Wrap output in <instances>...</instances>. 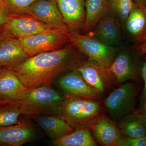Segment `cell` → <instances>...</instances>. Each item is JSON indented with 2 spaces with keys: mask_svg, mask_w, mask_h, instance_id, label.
<instances>
[{
  "mask_svg": "<svg viewBox=\"0 0 146 146\" xmlns=\"http://www.w3.org/2000/svg\"><path fill=\"white\" fill-rule=\"evenodd\" d=\"M110 10L124 25L136 3L133 0H109Z\"/></svg>",
  "mask_w": 146,
  "mask_h": 146,
  "instance_id": "cell-24",
  "label": "cell"
},
{
  "mask_svg": "<svg viewBox=\"0 0 146 146\" xmlns=\"http://www.w3.org/2000/svg\"><path fill=\"white\" fill-rule=\"evenodd\" d=\"M28 115L26 109L21 102L13 101L0 104V127L18 124L25 121L21 119Z\"/></svg>",
  "mask_w": 146,
  "mask_h": 146,
  "instance_id": "cell-23",
  "label": "cell"
},
{
  "mask_svg": "<svg viewBox=\"0 0 146 146\" xmlns=\"http://www.w3.org/2000/svg\"><path fill=\"white\" fill-rule=\"evenodd\" d=\"M30 56L17 38L5 36L0 41V67L11 68L21 65Z\"/></svg>",
  "mask_w": 146,
  "mask_h": 146,
  "instance_id": "cell-16",
  "label": "cell"
},
{
  "mask_svg": "<svg viewBox=\"0 0 146 146\" xmlns=\"http://www.w3.org/2000/svg\"><path fill=\"white\" fill-rule=\"evenodd\" d=\"M122 24L111 10L99 22L92 31L87 34L96 37L105 44L115 46L122 40Z\"/></svg>",
  "mask_w": 146,
  "mask_h": 146,
  "instance_id": "cell-14",
  "label": "cell"
},
{
  "mask_svg": "<svg viewBox=\"0 0 146 146\" xmlns=\"http://www.w3.org/2000/svg\"><path fill=\"white\" fill-rule=\"evenodd\" d=\"M65 95L51 85L27 88L19 100L25 108L29 116L48 114L56 115Z\"/></svg>",
  "mask_w": 146,
  "mask_h": 146,
  "instance_id": "cell-3",
  "label": "cell"
},
{
  "mask_svg": "<svg viewBox=\"0 0 146 146\" xmlns=\"http://www.w3.org/2000/svg\"><path fill=\"white\" fill-rule=\"evenodd\" d=\"M70 42L89 60L109 68L117 55V49L88 34L69 32Z\"/></svg>",
  "mask_w": 146,
  "mask_h": 146,
  "instance_id": "cell-5",
  "label": "cell"
},
{
  "mask_svg": "<svg viewBox=\"0 0 146 146\" xmlns=\"http://www.w3.org/2000/svg\"><path fill=\"white\" fill-rule=\"evenodd\" d=\"M117 124L123 137H144L146 133V112L141 109L134 110L120 119Z\"/></svg>",
  "mask_w": 146,
  "mask_h": 146,
  "instance_id": "cell-19",
  "label": "cell"
},
{
  "mask_svg": "<svg viewBox=\"0 0 146 146\" xmlns=\"http://www.w3.org/2000/svg\"><path fill=\"white\" fill-rule=\"evenodd\" d=\"M145 55L141 69V76L143 80L144 86L140 98V109L143 110L146 103V55Z\"/></svg>",
  "mask_w": 146,
  "mask_h": 146,
  "instance_id": "cell-26",
  "label": "cell"
},
{
  "mask_svg": "<svg viewBox=\"0 0 146 146\" xmlns=\"http://www.w3.org/2000/svg\"><path fill=\"white\" fill-rule=\"evenodd\" d=\"M1 67H0V70H1Z\"/></svg>",
  "mask_w": 146,
  "mask_h": 146,
  "instance_id": "cell-33",
  "label": "cell"
},
{
  "mask_svg": "<svg viewBox=\"0 0 146 146\" xmlns=\"http://www.w3.org/2000/svg\"><path fill=\"white\" fill-rule=\"evenodd\" d=\"M70 32H83L86 18L85 0H56Z\"/></svg>",
  "mask_w": 146,
  "mask_h": 146,
  "instance_id": "cell-13",
  "label": "cell"
},
{
  "mask_svg": "<svg viewBox=\"0 0 146 146\" xmlns=\"http://www.w3.org/2000/svg\"><path fill=\"white\" fill-rule=\"evenodd\" d=\"M9 15V13L2 0H0V26L5 23Z\"/></svg>",
  "mask_w": 146,
  "mask_h": 146,
  "instance_id": "cell-28",
  "label": "cell"
},
{
  "mask_svg": "<svg viewBox=\"0 0 146 146\" xmlns=\"http://www.w3.org/2000/svg\"><path fill=\"white\" fill-rule=\"evenodd\" d=\"M65 96L103 100L104 98L91 87L81 74L74 70L65 73L55 80Z\"/></svg>",
  "mask_w": 146,
  "mask_h": 146,
  "instance_id": "cell-9",
  "label": "cell"
},
{
  "mask_svg": "<svg viewBox=\"0 0 146 146\" xmlns=\"http://www.w3.org/2000/svg\"><path fill=\"white\" fill-rule=\"evenodd\" d=\"M88 58L70 43L56 50L30 57L21 65L11 68L27 88L51 85L61 76L86 62Z\"/></svg>",
  "mask_w": 146,
  "mask_h": 146,
  "instance_id": "cell-1",
  "label": "cell"
},
{
  "mask_svg": "<svg viewBox=\"0 0 146 146\" xmlns=\"http://www.w3.org/2000/svg\"><path fill=\"white\" fill-rule=\"evenodd\" d=\"M37 125L53 140L72 133L75 128L64 118L56 115L30 116Z\"/></svg>",
  "mask_w": 146,
  "mask_h": 146,
  "instance_id": "cell-18",
  "label": "cell"
},
{
  "mask_svg": "<svg viewBox=\"0 0 146 146\" xmlns=\"http://www.w3.org/2000/svg\"><path fill=\"white\" fill-rule=\"evenodd\" d=\"M144 110L146 112V103L145 105V107H144Z\"/></svg>",
  "mask_w": 146,
  "mask_h": 146,
  "instance_id": "cell-32",
  "label": "cell"
},
{
  "mask_svg": "<svg viewBox=\"0 0 146 146\" xmlns=\"http://www.w3.org/2000/svg\"><path fill=\"white\" fill-rule=\"evenodd\" d=\"M1 27L4 36L18 39L48 32H61L66 33L27 14H9L6 22Z\"/></svg>",
  "mask_w": 146,
  "mask_h": 146,
  "instance_id": "cell-6",
  "label": "cell"
},
{
  "mask_svg": "<svg viewBox=\"0 0 146 146\" xmlns=\"http://www.w3.org/2000/svg\"><path fill=\"white\" fill-rule=\"evenodd\" d=\"M67 34L61 32L42 33L19 39L30 57L62 48L70 43Z\"/></svg>",
  "mask_w": 146,
  "mask_h": 146,
  "instance_id": "cell-7",
  "label": "cell"
},
{
  "mask_svg": "<svg viewBox=\"0 0 146 146\" xmlns=\"http://www.w3.org/2000/svg\"><path fill=\"white\" fill-rule=\"evenodd\" d=\"M35 126L29 121L0 127V146H21L37 138Z\"/></svg>",
  "mask_w": 146,
  "mask_h": 146,
  "instance_id": "cell-12",
  "label": "cell"
},
{
  "mask_svg": "<svg viewBox=\"0 0 146 146\" xmlns=\"http://www.w3.org/2000/svg\"><path fill=\"white\" fill-rule=\"evenodd\" d=\"M97 143L103 146H122L123 138L116 123L105 114L90 129Z\"/></svg>",
  "mask_w": 146,
  "mask_h": 146,
  "instance_id": "cell-15",
  "label": "cell"
},
{
  "mask_svg": "<svg viewBox=\"0 0 146 146\" xmlns=\"http://www.w3.org/2000/svg\"><path fill=\"white\" fill-rule=\"evenodd\" d=\"M76 70L104 98L117 86L114 76L108 68L88 58Z\"/></svg>",
  "mask_w": 146,
  "mask_h": 146,
  "instance_id": "cell-8",
  "label": "cell"
},
{
  "mask_svg": "<svg viewBox=\"0 0 146 146\" xmlns=\"http://www.w3.org/2000/svg\"><path fill=\"white\" fill-rule=\"evenodd\" d=\"M137 4L146 6V0H133Z\"/></svg>",
  "mask_w": 146,
  "mask_h": 146,
  "instance_id": "cell-30",
  "label": "cell"
},
{
  "mask_svg": "<svg viewBox=\"0 0 146 146\" xmlns=\"http://www.w3.org/2000/svg\"><path fill=\"white\" fill-rule=\"evenodd\" d=\"M145 136L146 138V134H145Z\"/></svg>",
  "mask_w": 146,
  "mask_h": 146,
  "instance_id": "cell-35",
  "label": "cell"
},
{
  "mask_svg": "<svg viewBox=\"0 0 146 146\" xmlns=\"http://www.w3.org/2000/svg\"><path fill=\"white\" fill-rule=\"evenodd\" d=\"M137 50L143 55H146V39L137 47Z\"/></svg>",
  "mask_w": 146,
  "mask_h": 146,
  "instance_id": "cell-29",
  "label": "cell"
},
{
  "mask_svg": "<svg viewBox=\"0 0 146 146\" xmlns=\"http://www.w3.org/2000/svg\"><path fill=\"white\" fill-rule=\"evenodd\" d=\"M124 25L135 41L144 42L146 39V6L136 3Z\"/></svg>",
  "mask_w": 146,
  "mask_h": 146,
  "instance_id": "cell-20",
  "label": "cell"
},
{
  "mask_svg": "<svg viewBox=\"0 0 146 146\" xmlns=\"http://www.w3.org/2000/svg\"><path fill=\"white\" fill-rule=\"evenodd\" d=\"M86 18L84 34L92 31L101 20L110 11L109 0H85Z\"/></svg>",
  "mask_w": 146,
  "mask_h": 146,
  "instance_id": "cell-21",
  "label": "cell"
},
{
  "mask_svg": "<svg viewBox=\"0 0 146 146\" xmlns=\"http://www.w3.org/2000/svg\"><path fill=\"white\" fill-rule=\"evenodd\" d=\"M27 14L52 27L70 32L56 0H36L28 9Z\"/></svg>",
  "mask_w": 146,
  "mask_h": 146,
  "instance_id": "cell-10",
  "label": "cell"
},
{
  "mask_svg": "<svg viewBox=\"0 0 146 146\" xmlns=\"http://www.w3.org/2000/svg\"><path fill=\"white\" fill-rule=\"evenodd\" d=\"M138 93L139 86L132 81L126 82L113 89L103 100L108 117L117 122L134 110Z\"/></svg>",
  "mask_w": 146,
  "mask_h": 146,
  "instance_id": "cell-4",
  "label": "cell"
},
{
  "mask_svg": "<svg viewBox=\"0 0 146 146\" xmlns=\"http://www.w3.org/2000/svg\"><path fill=\"white\" fill-rule=\"evenodd\" d=\"M105 114L103 100L68 96H65L57 111V115L63 117L75 129H90Z\"/></svg>",
  "mask_w": 146,
  "mask_h": 146,
  "instance_id": "cell-2",
  "label": "cell"
},
{
  "mask_svg": "<svg viewBox=\"0 0 146 146\" xmlns=\"http://www.w3.org/2000/svg\"><path fill=\"white\" fill-rule=\"evenodd\" d=\"M56 146H97L90 129L76 128L72 133L53 140Z\"/></svg>",
  "mask_w": 146,
  "mask_h": 146,
  "instance_id": "cell-22",
  "label": "cell"
},
{
  "mask_svg": "<svg viewBox=\"0 0 146 146\" xmlns=\"http://www.w3.org/2000/svg\"><path fill=\"white\" fill-rule=\"evenodd\" d=\"M27 89L13 71L1 68L0 104L19 100Z\"/></svg>",
  "mask_w": 146,
  "mask_h": 146,
  "instance_id": "cell-17",
  "label": "cell"
},
{
  "mask_svg": "<svg viewBox=\"0 0 146 146\" xmlns=\"http://www.w3.org/2000/svg\"><path fill=\"white\" fill-rule=\"evenodd\" d=\"M36 0H2L9 14L26 15L28 9Z\"/></svg>",
  "mask_w": 146,
  "mask_h": 146,
  "instance_id": "cell-25",
  "label": "cell"
},
{
  "mask_svg": "<svg viewBox=\"0 0 146 146\" xmlns=\"http://www.w3.org/2000/svg\"><path fill=\"white\" fill-rule=\"evenodd\" d=\"M108 69L114 76L117 86L126 82H137L141 76L135 59L127 51H122L117 54Z\"/></svg>",
  "mask_w": 146,
  "mask_h": 146,
  "instance_id": "cell-11",
  "label": "cell"
},
{
  "mask_svg": "<svg viewBox=\"0 0 146 146\" xmlns=\"http://www.w3.org/2000/svg\"><path fill=\"white\" fill-rule=\"evenodd\" d=\"M122 146H146L145 136L141 138H123Z\"/></svg>",
  "mask_w": 146,
  "mask_h": 146,
  "instance_id": "cell-27",
  "label": "cell"
},
{
  "mask_svg": "<svg viewBox=\"0 0 146 146\" xmlns=\"http://www.w3.org/2000/svg\"><path fill=\"white\" fill-rule=\"evenodd\" d=\"M50 1H54V0H50Z\"/></svg>",
  "mask_w": 146,
  "mask_h": 146,
  "instance_id": "cell-34",
  "label": "cell"
},
{
  "mask_svg": "<svg viewBox=\"0 0 146 146\" xmlns=\"http://www.w3.org/2000/svg\"><path fill=\"white\" fill-rule=\"evenodd\" d=\"M4 36L3 35L1 27V26H0V41H1V40L2 39H3Z\"/></svg>",
  "mask_w": 146,
  "mask_h": 146,
  "instance_id": "cell-31",
  "label": "cell"
}]
</instances>
